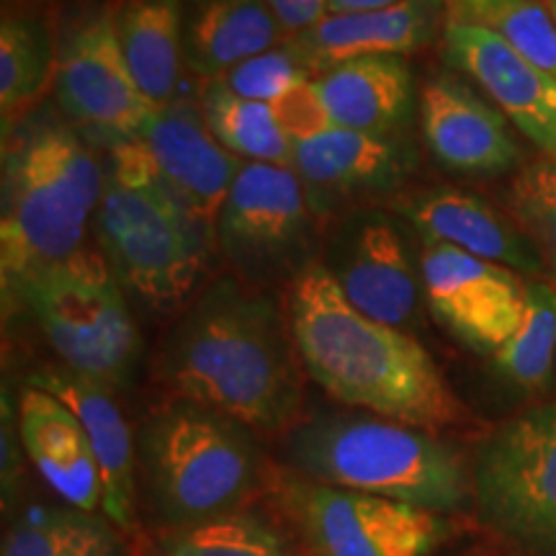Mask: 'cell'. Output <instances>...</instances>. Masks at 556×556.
<instances>
[{
	"label": "cell",
	"instance_id": "obj_1",
	"mask_svg": "<svg viewBox=\"0 0 556 556\" xmlns=\"http://www.w3.org/2000/svg\"><path fill=\"white\" fill-rule=\"evenodd\" d=\"M287 319L304 371L332 400L430 433L462 420L426 348L353 307L323 263L291 281Z\"/></svg>",
	"mask_w": 556,
	"mask_h": 556
},
{
	"label": "cell",
	"instance_id": "obj_2",
	"mask_svg": "<svg viewBox=\"0 0 556 556\" xmlns=\"http://www.w3.org/2000/svg\"><path fill=\"white\" fill-rule=\"evenodd\" d=\"M296 358L289 319L274 299L219 281L178 319L160 371L180 400L276 433L294 426L299 415Z\"/></svg>",
	"mask_w": 556,
	"mask_h": 556
},
{
	"label": "cell",
	"instance_id": "obj_3",
	"mask_svg": "<svg viewBox=\"0 0 556 556\" xmlns=\"http://www.w3.org/2000/svg\"><path fill=\"white\" fill-rule=\"evenodd\" d=\"M5 142L0 287L11 309L29 278L83 250L90 219L99 217L106 170L60 122L29 124Z\"/></svg>",
	"mask_w": 556,
	"mask_h": 556
},
{
	"label": "cell",
	"instance_id": "obj_4",
	"mask_svg": "<svg viewBox=\"0 0 556 556\" xmlns=\"http://www.w3.org/2000/svg\"><path fill=\"white\" fill-rule=\"evenodd\" d=\"M291 471L315 482L448 516L475 500L467 458L430 430L371 413H317L283 443Z\"/></svg>",
	"mask_w": 556,
	"mask_h": 556
},
{
	"label": "cell",
	"instance_id": "obj_5",
	"mask_svg": "<svg viewBox=\"0 0 556 556\" xmlns=\"http://www.w3.org/2000/svg\"><path fill=\"white\" fill-rule=\"evenodd\" d=\"M137 451L150 507L168 531L242 510L270 479L253 430L191 400L160 407Z\"/></svg>",
	"mask_w": 556,
	"mask_h": 556
},
{
	"label": "cell",
	"instance_id": "obj_6",
	"mask_svg": "<svg viewBox=\"0 0 556 556\" xmlns=\"http://www.w3.org/2000/svg\"><path fill=\"white\" fill-rule=\"evenodd\" d=\"M96 227L116 281L152 312L189 302L217 238L170 197L135 139L111 150Z\"/></svg>",
	"mask_w": 556,
	"mask_h": 556
},
{
	"label": "cell",
	"instance_id": "obj_7",
	"mask_svg": "<svg viewBox=\"0 0 556 556\" xmlns=\"http://www.w3.org/2000/svg\"><path fill=\"white\" fill-rule=\"evenodd\" d=\"M18 304L31 312L70 371L109 389L127 384L142 343L122 283L101 253L83 248L39 270L18 291L13 307Z\"/></svg>",
	"mask_w": 556,
	"mask_h": 556
},
{
	"label": "cell",
	"instance_id": "obj_8",
	"mask_svg": "<svg viewBox=\"0 0 556 556\" xmlns=\"http://www.w3.org/2000/svg\"><path fill=\"white\" fill-rule=\"evenodd\" d=\"M268 492L307 556H430L451 533L446 516L296 471H274Z\"/></svg>",
	"mask_w": 556,
	"mask_h": 556
},
{
	"label": "cell",
	"instance_id": "obj_9",
	"mask_svg": "<svg viewBox=\"0 0 556 556\" xmlns=\"http://www.w3.org/2000/svg\"><path fill=\"white\" fill-rule=\"evenodd\" d=\"M471 479L479 518L497 536L528 556H556V402L492 430Z\"/></svg>",
	"mask_w": 556,
	"mask_h": 556
},
{
	"label": "cell",
	"instance_id": "obj_10",
	"mask_svg": "<svg viewBox=\"0 0 556 556\" xmlns=\"http://www.w3.org/2000/svg\"><path fill=\"white\" fill-rule=\"evenodd\" d=\"M312 199L289 165L242 163L219 212L217 240L242 276L263 281L302 274L309 245Z\"/></svg>",
	"mask_w": 556,
	"mask_h": 556
},
{
	"label": "cell",
	"instance_id": "obj_11",
	"mask_svg": "<svg viewBox=\"0 0 556 556\" xmlns=\"http://www.w3.org/2000/svg\"><path fill=\"white\" fill-rule=\"evenodd\" d=\"M54 86L70 119L114 144L137 139L157 111L127 65L111 5H90L67 26L54 60Z\"/></svg>",
	"mask_w": 556,
	"mask_h": 556
},
{
	"label": "cell",
	"instance_id": "obj_12",
	"mask_svg": "<svg viewBox=\"0 0 556 556\" xmlns=\"http://www.w3.org/2000/svg\"><path fill=\"white\" fill-rule=\"evenodd\" d=\"M420 276L430 315L482 356H495L523 323L528 281L516 270L451 245H426Z\"/></svg>",
	"mask_w": 556,
	"mask_h": 556
},
{
	"label": "cell",
	"instance_id": "obj_13",
	"mask_svg": "<svg viewBox=\"0 0 556 556\" xmlns=\"http://www.w3.org/2000/svg\"><path fill=\"white\" fill-rule=\"evenodd\" d=\"M323 266L364 315L400 330L417 319L422 276H417L400 227L387 214L361 212L345 219Z\"/></svg>",
	"mask_w": 556,
	"mask_h": 556
},
{
	"label": "cell",
	"instance_id": "obj_14",
	"mask_svg": "<svg viewBox=\"0 0 556 556\" xmlns=\"http://www.w3.org/2000/svg\"><path fill=\"white\" fill-rule=\"evenodd\" d=\"M441 39L448 67L477 83L541 155L556 157V78L471 21L448 16Z\"/></svg>",
	"mask_w": 556,
	"mask_h": 556
},
{
	"label": "cell",
	"instance_id": "obj_15",
	"mask_svg": "<svg viewBox=\"0 0 556 556\" xmlns=\"http://www.w3.org/2000/svg\"><path fill=\"white\" fill-rule=\"evenodd\" d=\"M135 142L170 197L217 235L219 212L242 163L214 139L204 114L173 101L150 116Z\"/></svg>",
	"mask_w": 556,
	"mask_h": 556
},
{
	"label": "cell",
	"instance_id": "obj_16",
	"mask_svg": "<svg viewBox=\"0 0 556 556\" xmlns=\"http://www.w3.org/2000/svg\"><path fill=\"white\" fill-rule=\"evenodd\" d=\"M420 127L428 150L451 170L492 176L523 163L503 111L454 75H435L422 86Z\"/></svg>",
	"mask_w": 556,
	"mask_h": 556
},
{
	"label": "cell",
	"instance_id": "obj_17",
	"mask_svg": "<svg viewBox=\"0 0 556 556\" xmlns=\"http://www.w3.org/2000/svg\"><path fill=\"white\" fill-rule=\"evenodd\" d=\"M448 21L446 0H400L377 11L325 16L307 31L289 37L291 50L323 75L340 62L381 54H409L441 37Z\"/></svg>",
	"mask_w": 556,
	"mask_h": 556
},
{
	"label": "cell",
	"instance_id": "obj_18",
	"mask_svg": "<svg viewBox=\"0 0 556 556\" xmlns=\"http://www.w3.org/2000/svg\"><path fill=\"white\" fill-rule=\"evenodd\" d=\"M426 245H451L475 258L497 263L520 276L546 278L539 250L510 214L462 189H433L407 197L400 204Z\"/></svg>",
	"mask_w": 556,
	"mask_h": 556
},
{
	"label": "cell",
	"instance_id": "obj_19",
	"mask_svg": "<svg viewBox=\"0 0 556 556\" xmlns=\"http://www.w3.org/2000/svg\"><path fill=\"white\" fill-rule=\"evenodd\" d=\"M21 446L62 503L103 513V477L80 420L65 402L26 384L18 400Z\"/></svg>",
	"mask_w": 556,
	"mask_h": 556
},
{
	"label": "cell",
	"instance_id": "obj_20",
	"mask_svg": "<svg viewBox=\"0 0 556 556\" xmlns=\"http://www.w3.org/2000/svg\"><path fill=\"white\" fill-rule=\"evenodd\" d=\"M31 387L45 389L73 409L86 428L103 477V516L124 533L135 531V446L122 407L109 387L62 368H41L29 377Z\"/></svg>",
	"mask_w": 556,
	"mask_h": 556
},
{
	"label": "cell",
	"instance_id": "obj_21",
	"mask_svg": "<svg viewBox=\"0 0 556 556\" xmlns=\"http://www.w3.org/2000/svg\"><path fill=\"white\" fill-rule=\"evenodd\" d=\"M407 163L392 137L332 127L307 142H296L291 168L315 201V197L345 199L392 189L405 176Z\"/></svg>",
	"mask_w": 556,
	"mask_h": 556
},
{
	"label": "cell",
	"instance_id": "obj_22",
	"mask_svg": "<svg viewBox=\"0 0 556 556\" xmlns=\"http://www.w3.org/2000/svg\"><path fill=\"white\" fill-rule=\"evenodd\" d=\"M317 93L336 127L389 137L407 122L413 78L402 58H358L340 62L315 78Z\"/></svg>",
	"mask_w": 556,
	"mask_h": 556
},
{
	"label": "cell",
	"instance_id": "obj_23",
	"mask_svg": "<svg viewBox=\"0 0 556 556\" xmlns=\"http://www.w3.org/2000/svg\"><path fill=\"white\" fill-rule=\"evenodd\" d=\"M287 31L263 0H199L186 16V62L208 80L274 50Z\"/></svg>",
	"mask_w": 556,
	"mask_h": 556
},
{
	"label": "cell",
	"instance_id": "obj_24",
	"mask_svg": "<svg viewBox=\"0 0 556 556\" xmlns=\"http://www.w3.org/2000/svg\"><path fill=\"white\" fill-rule=\"evenodd\" d=\"M122 52L152 106L176 101L186 60L184 0H122L114 9Z\"/></svg>",
	"mask_w": 556,
	"mask_h": 556
},
{
	"label": "cell",
	"instance_id": "obj_25",
	"mask_svg": "<svg viewBox=\"0 0 556 556\" xmlns=\"http://www.w3.org/2000/svg\"><path fill=\"white\" fill-rule=\"evenodd\" d=\"M0 556H131L122 528L103 513L34 503L13 518Z\"/></svg>",
	"mask_w": 556,
	"mask_h": 556
},
{
	"label": "cell",
	"instance_id": "obj_26",
	"mask_svg": "<svg viewBox=\"0 0 556 556\" xmlns=\"http://www.w3.org/2000/svg\"><path fill=\"white\" fill-rule=\"evenodd\" d=\"M152 556H307L266 513L242 507L206 523L168 531Z\"/></svg>",
	"mask_w": 556,
	"mask_h": 556
},
{
	"label": "cell",
	"instance_id": "obj_27",
	"mask_svg": "<svg viewBox=\"0 0 556 556\" xmlns=\"http://www.w3.org/2000/svg\"><path fill=\"white\" fill-rule=\"evenodd\" d=\"M201 114L214 139L235 157L289 168L294 163V142L283 135L270 103L242 99L222 80H212L204 90Z\"/></svg>",
	"mask_w": 556,
	"mask_h": 556
},
{
	"label": "cell",
	"instance_id": "obj_28",
	"mask_svg": "<svg viewBox=\"0 0 556 556\" xmlns=\"http://www.w3.org/2000/svg\"><path fill=\"white\" fill-rule=\"evenodd\" d=\"M52 73V41L47 26L29 13L5 9L0 24V116L5 139L21 114L39 99Z\"/></svg>",
	"mask_w": 556,
	"mask_h": 556
},
{
	"label": "cell",
	"instance_id": "obj_29",
	"mask_svg": "<svg viewBox=\"0 0 556 556\" xmlns=\"http://www.w3.org/2000/svg\"><path fill=\"white\" fill-rule=\"evenodd\" d=\"M500 377L523 392H544L556 371V287L546 278L528 281L526 315L510 343L495 353Z\"/></svg>",
	"mask_w": 556,
	"mask_h": 556
},
{
	"label": "cell",
	"instance_id": "obj_30",
	"mask_svg": "<svg viewBox=\"0 0 556 556\" xmlns=\"http://www.w3.org/2000/svg\"><path fill=\"white\" fill-rule=\"evenodd\" d=\"M448 16L495 31L520 58L556 78V21L544 0H446Z\"/></svg>",
	"mask_w": 556,
	"mask_h": 556
},
{
	"label": "cell",
	"instance_id": "obj_31",
	"mask_svg": "<svg viewBox=\"0 0 556 556\" xmlns=\"http://www.w3.org/2000/svg\"><path fill=\"white\" fill-rule=\"evenodd\" d=\"M507 212L539 250L556 287V157L523 165L507 191Z\"/></svg>",
	"mask_w": 556,
	"mask_h": 556
},
{
	"label": "cell",
	"instance_id": "obj_32",
	"mask_svg": "<svg viewBox=\"0 0 556 556\" xmlns=\"http://www.w3.org/2000/svg\"><path fill=\"white\" fill-rule=\"evenodd\" d=\"M219 80L242 99L274 103L299 83L312 80V70L299 60L289 41H283V45L258 54V58L240 62Z\"/></svg>",
	"mask_w": 556,
	"mask_h": 556
},
{
	"label": "cell",
	"instance_id": "obj_33",
	"mask_svg": "<svg viewBox=\"0 0 556 556\" xmlns=\"http://www.w3.org/2000/svg\"><path fill=\"white\" fill-rule=\"evenodd\" d=\"M270 106H274V114L278 124H281L283 135L294 144L307 142V139H315L336 127L330 119V111L325 109L323 99H319L315 78L299 83V86L283 93Z\"/></svg>",
	"mask_w": 556,
	"mask_h": 556
},
{
	"label": "cell",
	"instance_id": "obj_34",
	"mask_svg": "<svg viewBox=\"0 0 556 556\" xmlns=\"http://www.w3.org/2000/svg\"><path fill=\"white\" fill-rule=\"evenodd\" d=\"M263 3L274 11L287 37H296L328 16L330 0H263Z\"/></svg>",
	"mask_w": 556,
	"mask_h": 556
},
{
	"label": "cell",
	"instance_id": "obj_35",
	"mask_svg": "<svg viewBox=\"0 0 556 556\" xmlns=\"http://www.w3.org/2000/svg\"><path fill=\"white\" fill-rule=\"evenodd\" d=\"M21 433H18V417L13 415L9 405V394H3V495L9 500L16 495V486L21 479V462H18Z\"/></svg>",
	"mask_w": 556,
	"mask_h": 556
},
{
	"label": "cell",
	"instance_id": "obj_36",
	"mask_svg": "<svg viewBox=\"0 0 556 556\" xmlns=\"http://www.w3.org/2000/svg\"><path fill=\"white\" fill-rule=\"evenodd\" d=\"M400 3V0H330L328 16H338V13H361V11H377L387 9V5Z\"/></svg>",
	"mask_w": 556,
	"mask_h": 556
},
{
	"label": "cell",
	"instance_id": "obj_37",
	"mask_svg": "<svg viewBox=\"0 0 556 556\" xmlns=\"http://www.w3.org/2000/svg\"><path fill=\"white\" fill-rule=\"evenodd\" d=\"M546 3V9L552 11V16H554V21H556V0H544Z\"/></svg>",
	"mask_w": 556,
	"mask_h": 556
}]
</instances>
